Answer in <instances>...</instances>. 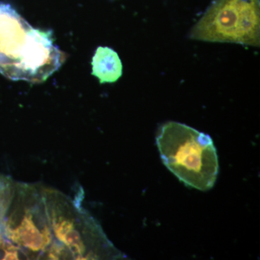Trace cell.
I'll return each mask as SVG.
<instances>
[{"instance_id":"cell-1","label":"cell","mask_w":260,"mask_h":260,"mask_svg":"<svg viewBox=\"0 0 260 260\" xmlns=\"http://www.w3.org/2000/svg\"><path fill=\"white\" fill-rule=\"evenodd\" d=\"M64 53L52 32L32 28L10 5L0 3V73L8 79L44 83L61 68Z\"/></svg>"},{"instance_id":"cell-2","label":"cell","mask_w":260,"mask_h":260,"mask_svg":"<svg viewBox=\"0 0 260 260\" xmlns=\"http://www.w3.org/2000/svg\"><path fill=\"white\" fill-rule=\"evenodd\" d=\"M0 227L27 259H47L55 244L48 218L44 186L8 178L0 203Z\"/></svg>"},{"instance_id":"cell-3","label":"cell","mask_w":260,"mask_h":260,"mask_svg":"<svg viewBox=\"0 0 260 260\" xmlns=\"http://www.w3.org/2000/svg\"><path fill=\"white\" fill-rule=\"evenodd\" d=\"M156 144L164 165L186 186L205 191L215 185L218 157L209 135L169 121L160 128Z\"/></svg>"},{"instance_id":"cell-4","label":"cell","mask_w":260,"mask_h":260,"mask_svg":"<svg viewBox=\"0 0 260 260\" xmlns=\"http://www.w3.org/2000/svg\"><path fill=\"white\" fill-rule=\"evenodd\" d=\"M44 194L54 242L68 249L73 259L125 258L83 207L56 189L44 186Z\"/></svg>"},{"instance_id":"cell-5","label":"cell","mask_w":260,"mask_h":260,"mask_svg":"<svg viewBox=\"0 0 260 260\" xmlns=\"http://www.w3.org/2000/svg\"><path fill=\"white\" fill-rule=\"evenodd\" d=\"M189 38L259 47V0H215L191 28Z\"/></svg>"},{"instance_id":"cell-6","label":"cell","mask_w":260,"mask_h":260,"mask_svg":"<svg viewBox=\"0 0 260 260\" xmlns=\"http://www.w3.org/2000/svg\"><path fill=\"white\" fill-rule=\"evenodd\" d=\"M123 66L119 54L112 48H97L92 60V75L101 84L113 83L122 75Z\"/></svg>"},{"instance_id":"cell-7","label":"cell","mask_w":260,"mask_h":260,"mask_svg":"<svg viewBox=\"0 0 260 260\" xmlns=\"http://www.w3.org/2000/svg\"><path fill=\"white\" fill-rule=\"evenodd\" d=\"M8 240L5 237L4 233L0 227V259H3V256H4L5 249L6 247L7 243Z\"/></svg>"},{"instance_id":"cell-8","label":"cell","mask_w":260,"mask_h":260,"mask_svg":"<svg viewBox=\"0 0 260 260\" xmlns=\"http://www.w3.org/2000/svg\"><path fill=\"white\" fill-rule=\"evenodd\" d=\"M8 176H4L0 174V203H1L2 198H3V191H4L5 184L8 179Z\"/></svg>"}]
</instances>
